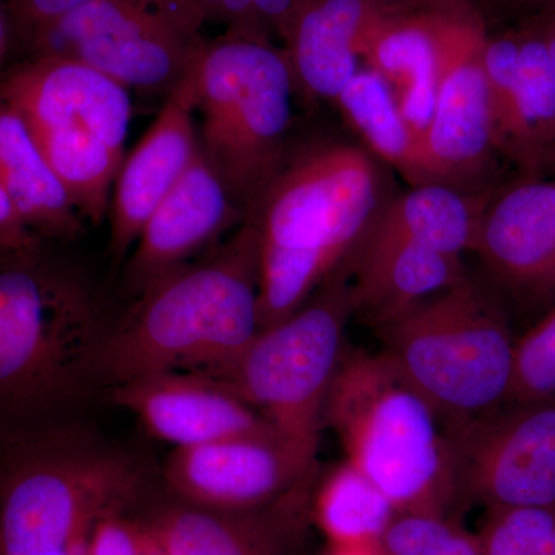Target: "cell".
Returning <instances> with one entry per match:
<instances>
[{
  "instance_id": "cell-1",
  "label": "cell",
  "mask_w": 555,
  "mask_h": 555,
  "mask_svg": "<svg viewBox=\"0 0 555 555\" xmlns=\"http://www.w3.org/2000/svg\"><path fill=\"white\" fill-rule=\"evenodd\" d=\"M259 232L246 218L225 243L138 295L98 358L100 386L166 372L214 374L259 327Z\"/></svg>"
},
{
  "instance_id": "cell-2",
  "label": "cell",
  "mask_w": 555,
  "mask_h": 555,
  "mask_svg": "<svg viewBox=\"0 0 555 555\" xmlns=\"http://www.w3.org/2000/svg\"><path fill=\"white\" fill-rule=\"evenodd\" d=\"M105 328L79 270L42 247L0 262V438L67 422L100 387Z\"/></svg>"
},
{
  "instance_id": "cell-3",
  "label": "cell",
  "mask_w": 555,
  "mask_h": 555,
  "mask_svg": "<svg viewBox=\"0 0 555 555\" xmlns=\"http://www.w3.org/2000/svg\"><path fill=\"white\" fill-rule=\"evenodd\" d=\"M383 207L367 150L334 144L287 160L251 215L258 225L259 327L301 309L366 238Z\"/></svg>"
},
{
  "instance_id": "cell-4",
  "label": "cell",
  "mask_w": 555,
  "mask_h": 555,
  "mask_svg": "<svg viewBox=\"0 0 555 555\" xmlns=\"http://www.w3.org/2000/svg\"><path fill=\"white\" fill-rule=\"evenodd\" d=\"M324 425L397 513L449 517L463 505L455 423L385 352L346 349Z\"/></svg>"
},
{
  "instance_id": "cell-5",
  "label": "cell",
  "mask_w": 555,
  "mask_h": 555,
  "mask_svg": "<svg viewBox=\"0 0 555 555\" xmlns=\"http://www.w3.org/2000/svg\"><path fill=\"white\" fill-rule=\"evenodd\" d=\"M142 483L130 455L67 422L0 438V555H86Z\"/></svg>"
},
{
  "instance_id": "cell-6",
  "label": "cell",
  "mask_w": 555,
  "mask_h": 555,
  "mask_svg": "<svg viewBox=\"0 0 555 555\" xmlns=\"http://www.w3.org/2000/svg\"><path fill=\"white\" fill-rule=\"evenodd\" d=\"M201 155L246 218L287 164L297 82L269 38L204 39L190 65Z\"/></svg>"
},
{
  "instance_id": "cell-7",
  "label": "cell",
  "mask_w": 555,
  "mask_h": 555,
  "mask_svg": "<svg viewBox=\"0 0 555 555\" xmlns=\"http://www.w3.org/2000/svg\"><path fill=\"white\" fill-rule=\"evenodd\" d=\"M403 377L456 426L509 401L516 343L469 278L377 328Z\"/></svg>"
},
{
  "instance_id": "cell-8",
  "label": "cell",
  "mask_w": 555,
  "mask_h": 555,
  "mask_svg": "<svg viewBox=\"0 0 555 555\" xmlns=\"http://www.w3.org/2000/svg\"><path fill=\"white\" fill-rule=\"evenodd\" d=\"M349 315L347 261L294 315L259 331L232 363L207 377L257 409L281 437L317 455Z\"/></svg>"
},
{
  "instance_id": "cell-9",
  "label": "cell",
  "mask_w": 555,
  "mask_h": 555,
  "mask_svg": "<svg viewBox=\"0 0 555 555\" xmlns=\"http://www.w3.org/2000/svg\"><path fill=\"white\" fill-rule=\"evenodd\" d=\"M185 0H91L57 21L27 56L82 62L127 90L169 94L204 42Z\"/></svg>"
},
{
  "instance_id": "cell-10",
  "label": "cell",
  "mask_w": 555,
  "mask_h": 555,
  "mask_svg": "<svg viewBox=\"0 0 555 555\" xmlns=\"http://www.w3.org/2000/svg\"><path fill=\"white\" fill-rule=\"evenodd\" d=\"M437 40L433 118L418 150V185L476 188L496 152L483 67L488 33L466 0L430 7Z\"/></svg>"
},
{
  "instance_id": "cell-11",
  "label": "cell",
  "mask_w": 555,
  "mask_h": 555,
  "mask_svg": "<svg viewBox=\"0 0 555 555\" xmlns=\"http://www.w3.org/2000/svg\"><path fill=\"white\" fill-rule=\"evenodd\" d=\"M317 455L281 436L225 438L173 449L164 480L181 502L221 513H258L305 494Z\"/></svg>"
},
{
  "instance_id": "cell-12",
  "label": "cell",
  "mask_w": 555,
  "mask_h": 555,
  "mask_svg": "<svg viewBox=\"0 0 555 555\" xmlns=\"http://www.w3.org/2000/svg\"><path fill=\"white\" fill-rule=\"evenodd\" d=\"M463 503L555 507V400L456 426Z\"/></svg>"
},
{
  "instance_id": "cell-13",
  "label": "cell",
  "mask_w": 555,
  "mask_h": 555,
  "mask_svg": "<svg viewBox=\"0 0 555 555\" xmlns=\"http://www.w3.org/2000/svg\"><path fill=\"white\" fill-rule=\"evenodd\" d=\"M0 96L31 130L79 127L124 153L133 112L130 90L90 65L51 54L27 56L0 80Z\"/></svg>"
},
{
  "instance_id": "cell-14",
  "label": "cell",
  "mask_w": 555,
  "mask_h": 555,
  "mask_svg": "<svg viewBox=\"0 0 555 555\" xmlns=\"http://www.w3.org/2000/svg\"><path fill=\"white\" fill-rule=\"evenodd\" d=\"M196 152L195 90L189 68L116 178L108 211V251L116 266L129 258L145 222L178 184Z\"/></svg>"
},
{
  "instance_id": "cell-15",
  "label": "cell",
  "mask_w": 555,
  "mask_h": 555,
  "mask_svg": "<svg viewBox=\"0 0 555 555\" xmlns=\"http://www.w3.org/2000/svg\"><path fill=\"white\" fill-rule=\"evenodd\" d=\"M109 400L173 449L233 437L280 436L257 409L203 374L166 372L131 379L109 387Z\"/></svg>"
},
{
  "instance_id": "cell-16",
  "label": "cell",
  "mask_w": 555,
  "mask_h": 555,
  "mask_svg": "<svg viewBox=\"0 0 555 555\" xmlns=\"http://www.w3.org/2000/svg\"><path fill=\"white\" fill-rule=\"evenodd\" d=\"M246 221L199 147L178 184L153 211L124 262V283L134 297L190 264L204 247Z\"/></svg>"
},
{
  "instance_id": "cell-17",
  "label": "cell",
  "mask_w": 555,
  "mask_h": 555,
  "mask_svg": "<svg viewBox=\"0 0 555 555\" xmlns=\"http://www.w3.org/2000/svg\"><path fill=\"white\" fill-rule=\"evenodd\" d=\"M514 291L555 292V181L521 175L492 193L474 250Z\"/></svg>"
},
{
  "instance_id": "cell-18",
  "label": "cell",
  "mask_w": 555,
  "mask_h": 555,
  "mask_svg": "<svg viewBox=\"0 0 555 555\" xmlns=\"http://www.w3.org/2000/svg\"><path fill=\"white\" fill-rule=\"evenodd\" d=\"M466 278L462 259L372 225L349 259L350 313L379 328Z\"/></svg>"
},
{
  "instance_id": "cell-19",
  "label": "cell",
  "mask_w": 555,
  "mask_h": 555,
  "mask_svg": "<svg viewBox=\"0 0 555 555\" xmlns=\"http://www.w3.org/2000/svg\"><path fill=\"white\" fill-rule=\"evenodd\" d=\"M385 10L372 0H297L280 35L297 86L315 100L337 101Z\"/></svg>"
},
{
  "instance_id": "cell-20",
  "label": "cell",
  "mask_w": 555,
  "mask_h": 555,
  "mask_svg": "<svg viewBox=\"0 0 555 555\" xmlns=\"http://www.w3.org/2000/svg\"><path fill=\"white\" fill-rule=\"evenodd\" d=\"M305 495L258 513H221L171 496L139 516L169 555H291Z\"/></svg>"
},
{
  "instance_id": "cell-21",
  "label": "cell",
  "mask_w": 555,
  "mask_h": 555,
  "mask_svg": "<svg viewBox=\"0 0 555 555\" xmlns=\"http://www.w3.org/2000/svg\"><path fill=\"white\" fill-rule=\"evenodd\" d=\"M429 9L385 10L360 50L367 68L378 73L396 94L414 133L416 163L436 102L437 40Z\"/></svg>"
},
{
  "instance_id": "cell-22",
  "label": "cell",
  "mask_w": 555,
  "mask_h": 555,
  "mask_svg": "<svg viewBox=\"0 0 555 555\" xmlns=\"http://www.w3.org/2000/svg\"><path fill=\"white\" fill-rule=\"evenodd\" d=\"M0 184L33 235L75 240L83 219L24 116L0 96Z\"/></svg>"
},
{
  "instance_id": "cell-23",
  "label": "cell",
  "mask_w": 555,
  "mask_h": 555,
  "mask_svg": "<svg viewBox=\"0 0 555 555\" xmlns=\"http://www.w3.org/2000/svg\"><path fill=\"white\" fill-rule=\"evenodd\" d=\"M491 196L485 190L469 195L451 185H415L385 204L374 225L460 258L474 250L481 215Z\"/></svg>"
},
{
  "instance_id": "cell-24",
  "label": "cell",
  "mask_w": 555,
  "mask_h": 555,
  "mask_svg": "<svg viewBox=\"0 0 555 555\" xmlns=\"http://www.w3.org/2000/svg\"><path fill=\"white\" fill-rule=\"evenodd\" d=\"M516 131L507 159L524 175H537L555 145V72L535 21L517 27Z\"/></svg>"
},
{
  "instance_id": "cell-25",
  "label": "cell",
  "mask_w": 555,
  "mask_h": 555,
  "mask_svg": "<svg viewBox=\"0 0 555 555\" xmlns=\"http://www.w3.org/2000/svg\"><path fill=\"white\" fill-rule=\"evenodd\" d=\"M335 102L367 152L396 169L412 188L418 185L414 133L386 80L374 69L360 68Z\"/></svg>"
},
{
  "instance_id": "cell-26",
  "label": "cell",
  "mask_w": 555,
  "mask_h": 555,
  "mask_svg": "<svg viewBox=\"0 0 555 555\" xmlns=\"http://www.w3.org/2000/svg\"><path fill=\"white\" fill-rule=\"evenodd\" d=\"M313 518L331 545H378L397 516L396 506L378 486L350 462L335 466L321 481Z\"/></svg>"
},
{
  "instance_id": "cell-27",
  "label": "cell",
  "mask_w": 555,
  "mask_h": 555,
  "mask_svg": "<svg viewBox=\"0 0 555 555\" xmlns=\"http://www.w3.org/2000/svg\"><path fill=\"white\" fill-rule=\"evenodd\" d=\"M378 547L383 555H481L480 537L430 514L398 513Z\"/></svg>"
},
{
  "instance_id": "cell-28",
  "label": "cell",
  "mask_w": 555,
  "mask_h": 555,
  "mask_svg": "<svg viewBox=\"0 0 555 555\" xmlns=\"http://www.w3.org/2000/svg\"><path fill=\"white\" fill-rule=\"evenodd\" d=\"M481 555H555V507L492 509Z\"/></svg>"
},
{
  "instance_id": "cell-29",
  "label": "cell",
  "mask_w": 555,
  "mask_h": 555,
  "mask_svg": "<svg viewBox=\"0 0 555 555\" xmlns=\"http://www.w3.org/2000/svg\"><path fill=\"white\" fill-rule=\"evenodd\" d=\"M483 67L496 152L507 158L516 131L517 28L502 35H488L483 49Z\"/></svg>"
},
{
  "instance_id": "cell-30",
  "label": "cell",
  "mask_w": 555,
  "mask_h": 555,
  "mask_svg": "<svg viewBox=\"0 0 555 555\" xmlns=\"http://www.w3.org/2000/svg\"><path fill=\"white\" fill-rule=\"evenodd\" d=\"M551 400H555V310L516 343L509 396L516 404Z\"/></svg>"
},
{
  "instance_id": "cell-31",
  "label": "cell",
  "mask_w": 555,
  "mask_h": 555,
  "mask_svg": "<svg viewBox=\"0 0 555 555\" xmlns=\"http://www.w3.org/2000/svg\"><path fill=\"white\" fill-rule=\"evenodd\" d=\"M89 2L91 0H5L11 43L28 54L57 21Z\"/></svg>"
},
{
  "instance_id": "cell-32",
  "label": "cell",
  "mask_w": 555,
  "mask_h": 555,
  "mask_svg": "<svg viewBox=\"0 0 555 555\" xmlns=\"http://www.w3.org/2000/svg\"><path fill=\"white\" fill-rule=\"evenodd\" d=\"M141 520L130 511H120L96 526L86 555H141Z\"/></svg>"
},
{
  "instance_id": "cell-33",
  "label": "cell",
  "mask_w": 555,
  "mask_h": 555,
  "mask_svg": "<svg viewBox=\"0 0 555 555\" xmlns=\"http://www.w3.org/2000/svg\"><path fill=\"white\" fill-rule=\"evenodd\" d=\"M42 246V241L33 235L22 221L16 207L11 203L2 184H0V250L5 255L31 250Z\"/></svg>"
},
{
  "instance_id": "cell-34",
  "label": "cell",
  "mask_w": 555,
  "mask_h": 555,
  "mask_svg": "<svg viewBox=\"0 0 555 555\" xmlns=\"http://www.w3.org/2000/svg\"><path fill=\"white\" fill-rule=\"evenodd\" d=\"M496 5L518 14L521 21L555 13V0H499Z\"/></svg>"
},
{
  "instance_id": "cell-35",
  "label": "cell",
  "mask_w": 555,
  "mask_h": 555,
  "mask_svg": "<svg viewBox=\"0 0 555 555\" xmlns=\"http://www.w3.org/2000/svg\"><path fill=\"white\" fill-rule=\"evenodd\" d=\"M532 21H535L537 27H539L540 33H542L543 39H545L547 51H550L551 61H553L555 72V13L546 14V16L534 17V20Z\"/></svg>"
},
{
  "instance_id": "cell-36",
  "label": "cell",
  "mask_w": 555,
  "mask_h": 555,
  "mask_svg": "<svg viewBox=\"0 0 555 555\" xmlns=\"http://www.w3.org/2000/svg\"><path fill=\"white\" fill-rule=\"evenodd\" d=\"M372 2L392 10H422L438 5V3L449 2V0H372Z\"/></svg>"
},
{
  "instance_id": "cell-37",
  "label": "cell",
  "mask_w": 555,
  "mask_h": 555,
  "mask_svg": "<svg viewBox=\"0 0 555 555\" xmlns=\"http://www.w3.org/2000/svg\"><path fill=\"white\" fill-rule=\"evenodd\" d=\"M324 555H383L378 545H331Z\"/></svg>"
},
{
  "instance_id": "cell-38",
  "label": "cell",
  "mask_w": 555,
  "mask_h": 555,
  "mask_svg": "<svg viewBox=\"0 0 555 555\" xmlns=\"http://www.w3.org/2000/svg\"><path fill=\"white\" fill-rule=\"evenodd\" d=\"M11 46V30L9 16H7L5 7H3L2 0H0V61L5 57L7 51L10 50Z\"/></svg>"
},
{
  "instance_id": "cell-39",
  "label": "cell",
  "mask_w": 555,
  "mask_h": 555,
  "mask_svg": "<svg viewBox=\"0 0 555 555\" xmlns=\"http://www.w3.org/2000/svg\"><path fill=\"white\" fill-rule=\"evenodd\" d=\"M139 520H141V518H139ZM141 555H169L166 553V550L159 545L158 540L150 534L149 529L145 528L144 524H142Z\"/></svg>"
},
{
  "instance_id": "cell-40",
  "label": "cell",
  "mask_w": 555,
  "mask_h": 555,
  "mask_svg": "<svg viewBox=\"0 0 555 555\" xmlns=\"http://www.w3.org/2000/svg\"><path fill=\"white\" fill-rule=\"evenodd\" d=\"M539 177H546V175H555V147L540 163Z\"/></svg>"
},
{
  "instance_id": "cell-41",
  "label": "cell",
  "mask_w": 555,
  "mask_h": 555,
  "mask_svg": "<svg viewBox=\"0 0 555 555\" xmlns=\"http://www.w3.org/2000/svg\"><path fill=\"white\" fill-rule=\"evenodd\" d=\"M3 257H7V255H5V254H3V251H2V250H0V258H3Z\"/></svg>"
},
{
  "instance_id": "cell-42",
  "label": "cell",
  "mask_w": 555,
  "mask_h": 555,
  "mask_svg": "<svg viewBox=\"0 0 555 555\" xmlns=\"http://www.w3.org/2000/svg\"><path fill=\"white\" fill-rule=\"evenodd\" d=\"M491 2H495L496 3V2H499V0H491Z\"/></svg>"
}]
</instances>
